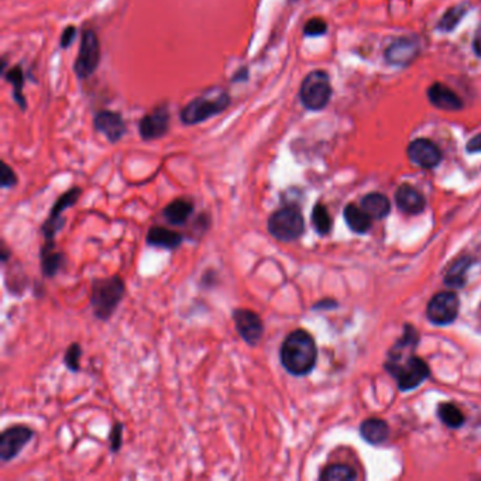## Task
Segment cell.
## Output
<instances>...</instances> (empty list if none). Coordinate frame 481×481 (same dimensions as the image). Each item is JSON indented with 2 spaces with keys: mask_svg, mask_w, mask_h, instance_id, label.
<instances>
[{
  "mask_svg": "<svg viewBox=\"0 0 481 481\" xmlns=\"http://www.w3.org/2000/svg\"><path fill=\"white\" fill-rule=\"evenodd\" d=\"M280 362L287 373L305 377L316 366L318 348L312 334L304 329L293 330L280 348Z\"/></svg>",
  "mask_w": 481,
  "mask_h": 481,
  "instance_id": "cell-1",
  "label": "cell"
},
{
  "mask_svg": "<svg viewBox=\"0 0 481 481\" xmlns=\"http://www.w3.org/2000/svg\"><path fill=\"white\" fill-rule=\"evenodd\" d=\"M126 295V284L120 276L94 279L91 284V309L98 320L108 322Z\"/></svg>",
  "mask_w": 481,
  "mask_h": 481,
  "instance_id": "cell-2",
  "label": "cell"
},
{
  "mask_svg": "<svg viewBox=\"0 0 481 481\" xmlns=\"http://www.w3.org/2000/svg\"><path fill=\"white\" fill-rule=\"evenodd\" d=\"M232 103L230 95L223 89L203 94L188 102L179 112V119L186 126H196L209 120L229 109Z\"/></svg>",
  "mask_w": 481,
  "mask_h": 481,
  "instance_id": "cell-3",
  "label": "cell"
},
{
  "mask_svg": "<svg viewBox=\"0 0 481 481\" xmlns=\"http://www.w3.org/2000/svg\"><path fill=\"white\" fill-rule=\"evenodd\" d=\"M268 233L279 242L291 243L305 233V219L295 205H286L274 211L267 221Z\"/></svg>",
  "mask_w": 481,
  "mask_h": 481,
  "instance_id": "cell-4",
  "label": "cell"
},
{
  "mask_svg": "<svg viewBox=\"0 0 481 481\" xmlns=\"http://www.w3.org/2000/svg\"><path fill=\"white\" fill-rule=\"evenodd\" d=\"M333 95L329 74L323 70L311 71L299 88V99L304 108L312 112L322 110L327 106Z\"/></svg>",
  "mask_w": 481,
  "mask_h": 481,
  "instance_id": "cell-5",
  "label": "cell"
},
{
  "mask_svg": "<svg viewBox=\"0 0 481 481\" xmlns=\"http://www.w3.org/2000/svg\"><path fill=\"white\" fill-rule=\"evenodd\" d=\"M81 195H82V189L80 186H74V188L68 189L66 192H64L62 195H59L57 198V200L54 202L47 219L43 222L41 229H40L45 242L54 243L55 236L65 226V219L62 216L64 211L70 209V208H73V206H75L77 202L80 200Z\"/></svg>",
  "mask_w": 481,
  "mask_h": 481,
  "instance_id": "cell-6",
  "label": "cell"
},
{
  "mask_svg": "<svg viewBox=\"0 0 481 481\" xmlns=\"http://www.w3.org/2000/svg\"><path fill=\"white\" fill-rule=\"evenodd\" d=\"M387 370L397 377L401 391H410L420 387L431 373L428 364L415 356H409L404 362L387 363Z\"/></svg>",
  "mask_w": 481,
  "mask_h": 481,
  "instance_id": "cell-7",
  "label": "cell"
},
{
  "mask_svg": "<svg viewBox=\"0 0 481 481\" xmlns=\"http://www.w3.org/2000/svg\"><path fill=\"white\" fill-rule=\"evenodd\" d=\"M101 62V43L92 29L82 30L81 47L74 64V71L78 80H88L95 74Z\"/></svg>",
  "mask_w": 481,
  "mask_h": 481,
  "instance_id": "cell-8",
  "label": "cell"
},
{
  "mask_svg": "<svg viewBox=\"0 0 481 481\" xmlns=\"http://www.w3.org/2000/svg\"><path fill=\"white\" fill-rule=\"evenodd\" d=\"M232 319L237 334L250 348H257L262 340L265 326L261 316L247 308H236L232 311Z\"/></svg>",
  "mask_w": 481,
  "mask_h": 481,
  "instance_id": "cell-9",
  "label": "cell"
},
{
  "mask_svg": "<svg viewBox=\"0 0 481 481\" xmlns=\"http://www.w3.org/2000/svg\"><path fill=\"white\" fill-rule=\"evenodd\" d=\"M33 438L34 431L27 425L16 424L6 428L0 435V460H2V463L15 460L33 441Z\"/></svg>",
  "mask_w": 481,
  "mask_h": 481,
  "instance_id": "cell-10",
  "label": "cell"
},
{
  "mask_svg": "<svg viewBox=\"0 0 481 481\" xmlns=\"http://www.w3.org/2000/svg\"><path fill=\"white\" fill-rule=\"evenodd\" d=\"M421 41L415 36L395 38L384 51L385 61L394 66H408L421 54Z\"/></svg>",
  "mask_w": 481,
  "mask_h": 481,
  "instance_id": "cell-11",
  "label": "cell"
},
{
  "mask_svg": "<svg viewBox=\"0 0 481 481\" xmlns=\"http://www.w3.org/2000/svg\"><path fill=\"white\" fill-rule=\"evenodd\" d=\"M170 109L167 103L156 106L151 112L146 113L139 123V133L145 142L158 140L170 130Z\"/></svg>",
  "mask_w": 481,
  "mask_h": 481,
  "instance_id": "cell-12",
  "label": "cell"
},
{
  "mask_svg": "<svg viewBox=\"0 0 481 481\" xmlns=\"http://www.w3.org/2000/svg\"><path fill=\"white\" fill-rule=\"evenodd\" d=\"M459 298L454 293L446 291L435 295L427 309L428 319L435 325H450L459 315Z\"/></svg>",
  "mask_w": 481,
  "mask_h": 481,
  "instance_id": "cell-13",
  "label": "cell"
},
{
  "mask_svg": "<svg viewBox=\"0 0 481 481\" xmlns=\"http://www.w3.org/2000/svg\"><path fill=\"white\" fill-rule=\"evenodd\" d=\"M409 160L421 168L432 170L438 167L443 158L441 149L429 139H415L408 146Z\"/></svg>",
  "mask_w": 481,
  "mask_h": 481,
  "instance_id": "cell-14",
  "label": "cell"
},
{
  "mask_svg": "<svg viewBox=\"0 0 481 481\" xmlns=\"http://www.w3.org/2000/svg\"><path fill=\"white\" fill-rule=\"evenodd\" d=\"M95 128L102 133L109 143H117L127 131L126 121L119 112L101 110L94 117Z\"/></svg>",
  "mask_w": 481,
  "mask_h": 481,
  "instance_id": "cell-15",
  "label": "cell"
},
{
  "mask_svg": "<svg viewBox=\"0 0 481 481\" xmlns=\"http://www.w3.org/2000/svg\"><path fill=\"white\" fill-rule=\"evenodd\" d=\"M428 99L432 106L446 112H457L464 108L463 99L442 82H435L428 88Z\"/></svg>",
  "mask_w": 481,
  "mask_h": 481,
  "instance_id": "cell-16",
  "label": "cell"
},
{
  "mask_svg": "<svg viewBox=\"0 0 481 481\" xmlns=\"http://www.w3.org/2000/svg\"><path fill=\"white\" fill-rule=\"evenodd\" d=\"M395 202L398 208L408 215H420L424 212L427 206L424 195L408 184H404L397 189Z\"/></svg>",
  "mask_w": 481,
  "mask_h": 481,
  "instance_id": "cell-17",
  "label": "cell"
},
{
  "mask_svg": "<svg viewBox=\"0 0 481 481\" xmlns=\"http://www.w3.org/2000/svg\"><path fill=\"white\" fill-rule=\"evenodd\" d=\"M184 242V235L175 230H171L161 225H154L149 229L146 236V243L150 247L163 249V250H177Z\"/></svg>",
  "mask_w": 481,
  "mask_h": 481,
  "instance_id": "cell-18",
  "label": "cell"
},
{
  "mask_svg": "<svg viewBox=\"0 0 481 481\" xmlns=\"http://www.w3.org/2000/svg\"><path fill=\"white\" fill-rule=\"evenodd\" d=\"M195 211V203L189 198H177L163 209V218L171 226H184Z\"/></svg>",
  "mask_w": 481,
  "mask_h": 481,
  "instance_id": "cell-19",
  "label": "cell"
},
{
  "mask_svg": "<svg viewBox=\"0 0 481 481\" xmlns=\"http://www.w3.org/2000/svg\"><path fill=\"white\" fill-rule=\"evenodd\" d=\"M40 264L44 279H54L65 267L66 257L62 251H57L54 243L44 242L40 250Z\"/></svg>",
  "mask_w": 481,
  "mask_h": 481,
  "instance_id": "cell-20",
  "label": "cell"
},
{
  "mask_svg": "<svg viewBox=\"0 0 481 481\" xmlns=\"http://www.w3.org/2000/svg\"><path fill=\"white\" fill-rule=\"evenodd\" d=\"M362 208L371 218L383 219L390 214L391 205H390V200L385 195L378 193V192H371L362 199Z\"/></svg>",
  "mask_w": 481,
  "mask_h": 481,
  "instance_id": "cell-21",
  "label": "cell"
},
{
  "mask_svg": "<svg viewBox=\"0 0 481 481\" xmlns=\"http://www.w3.org/2000/svg\"><path fill=\"white\" fill-rule=\"evenodd\" d=\"M3 78L13 87V99L19 105L22 110L27 109V99L24 96L23 88H24V71L20 65H15L9 70L2 71Z\"/></svg>",
  "mask_w": 481,
  "mask_h": 481,
  "instance_id": "cell-22",
  "label": "cell"
},
{
  "mask_svg": "<svg viewBox=\"0 0 481 481\" xmlns=\"http://www.w3.org/2000/svg\"><path fill=\"white\" fill-rule=\"evenodd\" d=\"M343 215H345L348 226L355 233L363 235V233H367L370 230V228H371V216L364 209L357 208L356 205L349 203L346 208H345V214H343Z\"/></svg>",
  "mask_w": 481,
  "mask_h": 481,
  "instance_id": "cell-23",
  "label": "cell"
},
{
  "mask_svg": "<svg viewBox=\"0 0 481 481\" xmlns=\"http://www.w3.org/2000/svg\"><path fill=\"white\" fill-rule=\"evenodd\" d=\"M362 436L371 445H380L388 438V425L385 421L378 418H370L362 424Z\"/></svg>",
  "mask_w": 481,
  "mask_h": 481,
  "instance_id": "cell-24",
  "label": "cell"
},
{
  "mask_svg": "<svg viewBox=\"0 0 481 481\" xmlns=\"http://www.w3.org/2000/svg\"><path fill=\"white\" fill-rule=\"evenodd\" d=\"M468 12V5L467 3H461L457 6H453L450 9H447L443 16L441 17V20L436 24V30L442 31V33H450L453 31L460 22L466 17Z\"/></svg>",
  "mask_w": 481,
  "mask_h": 481,
  "instance_id": "cell-25",
  "label": "cell"
},
{
  "mask_svg": "<svg viewBox=\"0 0 481 481\" xmlns=\"http://www.w3.org/2000/svg\"><path fill=\"white\" fill-rule=\"evenodd\" d=\"M471 265V260L467 257L457 260L445 276V283L449 287H461L466 281V272Z\"/></svg>",
  "mask_w": 481,
  "mask_h": 481,
  "instance_id": "cell-26",
  "label": "cell"
},
{
  "mask_svg": "<svg viewBox=\"0 0 481 481\" xmlns=\"http://www.w3.org/2000/svg\"><path fill=\"white\" fill-rule=\"evenodd\" d=\"M319 478L323 481H352L356 478V471L346 464H332L323 468Z\"/></svg>",
  "mask_w": 481,
  "mask_h": 481,
  "instance_id": "cell-27",
  "label": "cell"
},
{
  "mask_svg": "<svg viewBox=\"0 0 481 481\" xmlns=\"http://www.w3.org/2000/svg\"><path fill=\"white\" fill-rule=\"evenodd\" d=\"M438 415L441 421L449 428H460L464 424V415L461 410L453 404H441L438 408Z\"/></svg>",
  "mask_w": 481,
  "mask_h": 481,
  "instance_id": "cell-28",
  "label": "cell"
},
{
  "mask_svg": "<svg viewBox=\"0 0 481 481\" xmlns=\"http://www.w3.org/2000/svg\"><path fill=\"white\" fill-rule=\"evenodd\" d=\"M312 225L315 228V230L320 235V236H326L330 233L332 230V218L327 212V208L323 203H316L313 206V211H312Z\"/></svg>",
  "mask_w": 481,
  "mask_h": 481,
  "instance_id": "cell-29",
  "label": "cell"
},
{
  "mask_svg": "<svg viewBox=\"0 0 481 481\" xmlns=\"http://www.w3.org/2000/svg\"><path fill=\"white\" fill-rule=\"evenodd\" d=\"M82 346L80 343H73V345L65 350L64 355V366L71 373H78L81 370V357H82Z\"/></svg>",
  "mask_w": 481,
  "mask_h": 481,
  "instance_id": "cell-30",
  "label": "cell"
},
{
  "mask_svg": "<svg viewBox=\"0 0 481 481\" xmlns=\"http://www.w3.org/2000/svg\"><path fill=\"white\" fill-rule=\"evenodd\" d=\"M19 184V177L15 172V170L5 161H2V167H0V186L3 189L15 188Z\"/></svg>",
  "mask_w": 481,
  "mask_h": 481,
  "instance_id": "cell-31",
  "label": "cell"
},
{
  "mask_svg": "<svg viewBox=\"0 0 481 481\" xmlns=\"http://www.w3.org/2000/svg\"><path fill=\"white\" fill-rule=\"evenodd\" d=\"M327 33V24L320 17H312L304 26V36L305 37H319Z\"/></svg>",
  "mask_w": 481,
  "mask_h": 481,
  "instance_id": "cell-32",
  "label": "cell"
},
{
  "mask_svg": "<svg viewBox=\"0 0 481 481\" xmlns=\"http://www.w3.org/2000/svg\"><path fill=\"white\" fill-rule=\"evenodd\" d=\"M123 429L124 425L121 422H116L109 432V446L112 453H117L123 445Z\"/></svg>",
  "mask_w": 481,
  "mask_h": 481,
  "instance_id": "cell-33",
  "label": "cell"
},
{
  "mask_svg": "<svg viewBox=\"0 0 481 481\" xmlns=\"http://www.w3.org/2000/svg\"><path fill=\"white\" fill-rule=\"evenodd\" d=\"M77 33H78V30H77L75 26L65 27V30L62 31L61 38H59V47L61 48H68V47H70L75 41Z\"/></svg>",
  "mask_w": 481,
  "mask_h": 481,
  "instance_id": "cell-34",
  "label": "cell"
},
{
  "mask_svg": "<svg viewBox=\"0 0 481 481\" xmlns=\"http://www.w3.org/2000/svg\"><path fill=\"white\" fill-rule=\"evenodd\" d=\"M466 151L470 153V154L481 153V133H480V134H475L474 137H471V139L467 142V145H466Z\"/></svg>",
  "mask_w": 481,
  "mask_h": 481,
  "instance_id": "cell-35",
  "label": "cell"
},
{
  "mask_svg": "<svg viewBox=\"0 0 481 481\" xmlns=\"http://www.w3.org/2000/svg\"><path fill=\"white\" fill-rule=\"evenodd\" d=\"M250 78V71L247 66H242L240 70H237L233 77H232V82L233 84H242V82H247Z\"/></svg>",
  "mask_w": 481,
  "mask_h": 481,
  "instance_id": "cell-36",
  "label": "cell"
},
{
  "mask_svg": "<svg viewBox=\"0 0 481 481\" xmlns=\"http://www.w3.org/2000/svg\"><path fill=\"white\" fill-rule=\"evenodd\" d=\"M473 50H474L475 55L481 58V24H480V27L477 29L475 36H474V40H473Z\"/></svg>",
  "mask_w": 481,
  "mask_h": 481,
  "instance_id": "cell-37",
  "label": "cell"
},
{
  "mask_svg": "<svg viewBox=\"0 0 481 481\" xmlns=\"http://www.w3.org/2000/svg\"><path fill=\"white\" fill-rule=\"evenodd\" d=\"M12 257V251L8 249V246L2 242V244H0V258H2V262L6 264L9 261V258Z\"/></svg>",
  "mask_w": 481,
  "mask_h": 481,
  "instance_id": "cell-38",
  "label": "cell"
},
{
  "mask_svg": "<svg viewBox=\"0 0 481 481\" xmlns=\"http://www.w3.org/2000/svg\"><path fill=\"white\" fill-rule=\"evenodd\" d=\"M290 2H295V0H290Z\"/></svg>",
  "mask_w": 481,
  "mask_h": 481,
  "instance_id": "cell-39",
  "label": "cell"
}]
</instances>
